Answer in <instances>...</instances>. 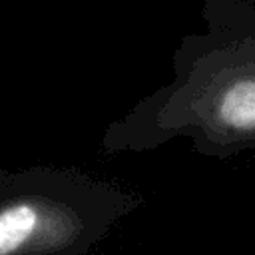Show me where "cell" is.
Wrapping results in <instances>:
<instances>
[{"instance_id": "3", "label": "cell", "mask_w": 255, "mask_h": 255, "mask_svg": "<svg viewBox=\"0 0 255 255\" xmlns=\"http://www.w3.org/2000/svg\"><path fill=\"white\" fill-rule=\"evenodd\" d=\"M207 4V14L209 16H219L223 12V8L229 4V0H205Z\"/></svg>"}, {"instance_id": "2", "label": "cell", "mask_w": 255, "mask_h": 255, "mask_svg": "<svg viewBox=\"0 0 255 255\" xmlns=\"http://www.w3.org/2000/svg\"><path fill=\"white\" fill-rule=\"evenodd\" d=\"M36 211L30 205H14L0 211V255L16 251L36 229Z\"/></svg>"}, {"instance_id": "1", "label": "cell", "mask_w": 255, "mask_h": 255, "mask_svg": "<svg viewBox=\"0 0 255 255\" xmlns=\"http://www.w3.org/2000/svg\"><path fill=\"white\" fill-rule=\"evenodd\" d=\"M217 116L229 128L255 129V78L225 84L217 96Z\"/></svg>"}]
</instances>
